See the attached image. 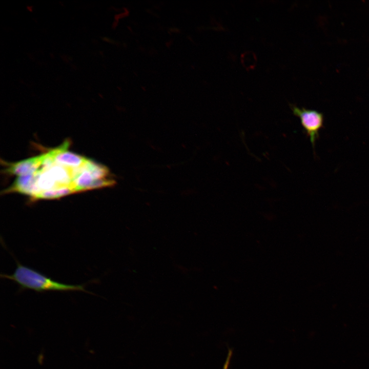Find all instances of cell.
Instances as JSON below:
<instances>
[{"instance_id": "4", "label": "cell", "mask_w": 369, "mask_h": 369, "mask_svg": "<svg viewBox=\"0 0 369 369\" xmlns=\"http://www.w3.org/2000/svg\"><path fill=\"white\" fill-rule=\"evenodd\" d=\"M5 193L17 192L29 196L34 200L41 192L36 185L35 173L32 174L18 176L13 183L4 191Z\"/></svg>"}, {"instance_id": "6", "label": "cell", "mask_w": 369, "mask_h": 369, "mask_svg": "<svg viewBox=\"0 0 369 369\" xmlns=\"http://www.w3.org/2000/svg\"><path fill=\"white\" fill-rule=\"evenodd\" d=\"M35 174L36 185L40 192L59 188L47 170L42 169L38 170Z\"/></svg>"}, {"instance_id": "9", "label": "cell", "mask_w": 369, "mask_h": 369, "mask_svg": "<svg viewBox=\"0 0 369 369\" xmlns=\"http://www.w3.org/2000/svg\"><path fill=\"white\" fill-rule=\"evenodd\" d=\"M115 183L114 180L110 178L95 180L88 188V190L111 187L113 186Z\"/></svg>"}, {"instance_id": "7", "label": "cell", "mask_w": 369, "mask_h": 369, "mask_svg": "<svg viewBox=\"0 0 369 369\" xmlns=\"http://www.w3.org/2000/svg\"><path fill=\"white\" fill-rule=\"evenodd\" d=\"M73 193H75V192L71 188L62 187L42 191L36 196L34 200L58 199Z\"/></svg>"}, {"instance_id": "2", "label": "cell", "mask_w": 369, "mask_h": 369, "mask_svg": "<svg viewBox=\"0 0 369 369\" xmlns=\"http://www.w3.org/2000/svg\"><path fill=\"white\" fill-rule=\"evenodd\" d=\"M293 113L299 118L301 124L314 148L316 140L319 138V131L323 127V115L315 110L303 107L298 108L290 104Z\"/></svg>"}, {"instance_id": "5", "label": "cell", "mask_w": 369, "mask_h": 369, "mask_svg": "<svg viewBox=\"0 0 369 369\" xmlns=\"http://www.w3.org/2000/svg\"><path fill=\"white\" fill-rule=\"evenodd\" d=\"M44 154L14 163H7L5 172L18 176L36 173L42 165Z\"/></svg>"}, {"instance_id": "8", "label": "cell", "mask_w": 369, "mask_h": 369, "mask_svg": "<svg viewBox=\"0 0 369 369\" xmlns=\"http://www.w3.org/2000/svg\"><path fill=\"white\" fill-rule=\"evenodd\" d=\"M85 167L91 174L95 180L108 178L109 171L108 168L100 164L88 159Z\"/></svg>"}, {"instance_id": "3", "label": "cell", "mask_w": 369, "mask_h": 369, "mask_svg": "<svg viewBox=\"0 0 369 369\" xmlns=\"http://www.w3.org/2000/svg\"><path fill=\"white\" fill-rule=\"evenodd\" d=\"M69 140H65L59 147L49 151L55 164L70 168H77L83 166L88 159L67 150L69 146Z\"/></svg>"}, {"instance_id": "1", "label": "cell", "mask_w": 369, "mask_h": 369, "mask_svg": "<svg viewBox=\"0 0 369 369\" xmlns=\"http://www.w3.org/2000/svg\"><path fill=\"white\" fill-rule=\"evenodd\" d=\"M1 277L15 282L22 290L29 289L37 292L73 291L87 292L83 285L67 284L57 282L18 262L12 274H1Z\"/></svg>"}, {"instance_id": "10", "label": "cell", "mask_w": 369, "mask_h": 369, "mask_svg": "<svg viewBox=\"0 0 369 369\" xmlns=\"http://www.w3.org/2000/svg\"><path fill=\"white\" fill-rule=\"evenodd\" d=\"M232 355V351L231 349L229 350L228 355L224 362L223 369H228L231 359Z\"/></svg>"}]
</instances>
